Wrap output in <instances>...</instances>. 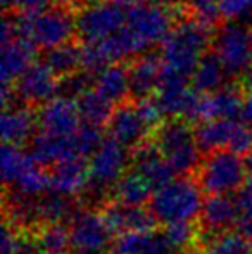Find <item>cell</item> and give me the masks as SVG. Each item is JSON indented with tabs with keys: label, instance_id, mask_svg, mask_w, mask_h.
<instances>
[{
	"label": "cell",
	"instance_id": "1",
	"mask_svg": "<svg viewBox=\"0 0 252 254\" xmlns=\"http://www.w3.org/2000/svg\"><path fill=\"white\" fill-rule=\"evenodd\" d=\"M211 30L190 19L180 21L161 44L162 78L185 80L194 76L204 51L212 44Z\"/></svg>",
	"mask_w": 252,
	"mask_h": 254
},
{
	"label": "cell",
	"instance_id": "2",
	"mask_svg": "<svg viewBox=\"0 0 252 254\" xmlns=\"http://www.w3.org/2000/svg\"><path fill=\"white\" fill-rule=\"evenodd\" d=\"M202 189L192 177L175 178L168 185L157 189L149 202V209L157 223H194L201 216L204 199Z\"/></svg>",
	"mask_w": 252,
	"mask_h": 254
},
{
	"label": "cell",
	"instance_id": "3",
	"mask_svg": "<svg viewBox=\"0 0 252 254\" xmlns=\"http://www.w3.org/2000/svg\"><path fill=\"white\" fill-rule=\"evenodd\" d=\"M130 166L131 157L128 156V149L111 137L104 138L101 147L88 161V185L83 194L90 206L101 204L102 207L111 201L112 189L130 170Z\"/></svg>",
	"mask_w": 252,
	"mask_h": 254
},
{
	"label": "cell",
	"instance_id": "4",
	"mask_svg": "<svg viewBox=\"0 0 252 254\" xmlns=\"http://www.w3.org/2000/svg\"><path fill=\"white\" fill-rule=\"evenodd\" d=\"M14 21L19 38L45 51L67 44L73 31H76V19L64 5L40 10H21Z\"/></svg>",
	"mask_w": 252,
	"mask_h": 254
},
{
	"label": "cell",
	"instance_id": "5",
	"mask_svg": "<svg viewBox=\"0 0 252 254\" xmlns=\"http://www.w3.org/2000/svg\"><path fill=\"white\" fill-rule=\"evenodd\" d=\"M151 140L159 152L168 159L173 170L180 175L190 177L201 166V149L195 142V130L192 123L183 118L166 120L152 131Z\"/></svg>",
	"mask_w": 252,
	"mask_h": 254
},
{
	"label": "cell",
	"instance_id": "6",
	"mask_svg": "<svg viewBox=\"0 0 252 254\" xmlns=\"http://www.w3.org/2000/svg\"><path fill=\"white\" fill-rule=\"evenodd\" d=\"M195 180L204 194L230 195L239 192L249 180L244 157L230 151L207 154L195 171Z\"/></svg>",
	"mask_w": 252,
	"mask_h": 254
},
{
	"label": "cell",
	"instance_id": "7",
	"mask_svg": "<svg viewBox=\"0 0 252 254\" xmlns=\"http://www.w3.org/2000/svg\"><path fill=\"white\" fill-rule=\"evenodd\" d=\"M212 54L223 64L226 74L232 78L244 76L252 66V47L249 30L240 23L230 21L223 24L212 38Z\"/></svg>",
	"mask_w": 252,
	"mask_h": 254
},
{
	"label": "cell",
	"instance_id": "8",
	"mask_svg": "<svg viewBox=\"0 0 252 254\" xmlns=\"http://www.w3.org/2000/svg\"><path fill=\"white\" fill-rule=\"evenodd\" d=\"M71 253L73 254H105L112 246V232L102 218L101 211L85 207L67 225Z\"/></svg>",
	"mask_w": 252,
	"mask_h": 254
},
{
	"label": "cell",
	"instance_id": "9",
	"mask_svg": "<svg viewBox=\"0 0 252 254\" xmlns=\"http://www.w3.org/2000/svg\"><path fill=\"white\" fill-rule=\"evenodd\" d=\"M125 21V7L114 0H104L81 9L76 16V35L85 44H99L121 30Z\"/></svg>",
	"mask_w": 252,
	"mask_h": 254
},
{
	"label": "cell",
	"instance_id": "10",
	"mask_svg": "<svg viewBox=\"0 0 252 254\" xmlns=\"http://www.w3.org/2000/svg\"><path fill=\"white\" fill-rule=\"evenodd\" d=\"M173 12L161 3H137L126 12V28L135 35L142 47L159 44L173 30Z\"/></svg>",
	"mask_w": 252,
	"mask_h": 254
},
{
	"label": "cell",
	"instance_id": "11",
	"mask_svg": "<svg viewBox=\"0 0 252 254\" xmlns=\"http://www.w3.org/2000/svg\"><path fill=\"white\" fill-rule=\"evenodd\" d=\"M16 97L28 106H44L59 94V80L44 63H33L14 85Z\"/></svg>",
	"mask_w": 252,
	"mask_h": 254
},
{
	"label": "cell",
	"instance_id": "12",
	"mask_svg": "<svg viewBox=\"0 0 252 254\" xmlns=\"http://www.w3.org/2000/svg\"><path fill=\"white\" fill-rule=\"evenodd\" d=\"M80 113L76 101L66 97H55L50 102L44 104L37 114V123L40 131L55 137L71 138L80 130Z\"/></svg>",
	"mask_w": 252,
	"mask_h": 254
},
{
	"label": "cell",
	"instance_id": "13",
	"mask_svg": "<svg viewBox=\"0 0 252 254\" xmlns=\"http://www.w3.org/2000/svg\"><path fill=\"white\" fill-rule=\"evenodd\" d=\"M107 131L112 140L121 144L123 147L131 149V151L151 140L149 133L152 135V131L144 123L133 102H121L116 107L107 125Z\"/></svg>",
	"mask_w": 252,
	"mask_h": 254
},
{
	"label": "cell",
	"instance_id": "14",
	"mask_svg": "<svg viewBox=\"0 0 252 254\" xmlns=\"http://www.w3.org/2000/svg\"><path fill=\"white\" fill-rule=\"evenodd\" d=\"M99 211L114 235L130 234V232H152L157 227V220L145 206L137 207L109 201Z\"/></svg>",
	"mask_w": 252,
	"mask_h": 254
},
{
	"label": "cell",
	"instance_id": "15",
	"mask_svg": "<svg viewBox=\"0 0 252 254\" xmlns=\"http://www.w3.org/2000/svg\"><path fill=\"white\" fill-rule=\"evenodd\" d=\"M244 99L240 95V88L235 85H225L218 92L209 95H202L201 102L195 111L194 121L207 123V121H233L235 118H242Z\"/></svg>",
	"mask_w": 252,
	"mask_h": 254
},
{
	"label": "cell",
	"instance_id": "16",
	"mask_svg": "<svg viewBox=\"0 0 252 254\" xmlns=\"http://www.w3.org/2000/svg\"><path fill=\"white\" fill-rule=\"evenodd\" d=\"M240 216L242 213L237 199L232 195H211L204 201L197 225L202 234H219L232 230L233 225L240 221Z\"/></svg>",
	"mask_w": 252,
	"mask_h": 254
},
{
	"label": "cell",
	"instance_id": "17",
	"mask_svg": "<svg viewBox=\"0 0 252 254\" xmlns=\"http://www.w3.org/2000/svg\"><path fill=\"white\" fill-rule=\"evenodd\" d=\"M131 168L140 171L151 182L155 190L175 180L176 175L173 166L159 152V149L155 147V144L152 140H147L144 145H140V147L131 152Z\"/></svg>",
	"mask_w": 252,
	"mask_h": 254
},
{
	"label": "cell",
	"instance_id": "18",
	"mask_svg": "<svg viewBox=\"0 0 252 254\" xmlns=\"http://www.w3.org/2000/svg\"><path fill=\"white\" fill-rule=\"evenodd\" d=\"M50 192L76 197L87 190L88 185V161L85 157H73L55 164L49 170Z\"/></svg>",
	"mask_w": 252,
	"mask_h": 254
},
{
	"label": "cell",
	"instance_id": "19",
	"mask_svg": "<svg viewBox=\"0 0 252 254\" xmlns=\"http://www.w3.org/2000/svg\"><path fill=\"white\" fill-rule=\"evenodd\" d=\"M130 69V95L133 101L151 97V94L159 88L162 74L161 56L154 52H145L131 63Z\"/></svg>",
	"mask_w": 252,
	"mask_h": 254
},
{
	"label": "cell",
	"instance_id": "20",
	"mask_svg": "<svg viewBox=\"0 0 252 254\" xmlns=\"http://www.w3.org/2000/svg\"><path fill=\"white\" fill-rule=\"evenodd\" d=\"M30 156L38 166H55L66 159L80 157L73 144V137H55L45 131H38L30 140Z\"/></svg>",
	"mask_w": 252,
	"mask_h": 254
},
{
	"label": "cell",
	"instance_id": "21",
	"mask_svg": "<svg viewBox=\"0 0 252 254\" xmlns=\"http://www.w3.org/2000/svg\"><path fill=\"white\" fill-rule=\"evenodd\" d=\"M35 125H37V114L30 106H12L9 109H3L0 120L3 144L19 147L26 140H31Z\"/></svg>",
	"mask_w": 252,
	"mask_h": 254
},
{
	"label": "cell",
	"instance_id": "22",
	"mask_svg": "<svg viewBox=\"0 0 252 254\" xmlns=\"http://www.w3.org/2000/svg\"><path fill=\"white\" fill-rule=\"evenodd\" d=\"M35 57V45L24 38H16L2 45V85L14 87V81L31 66Z\"/></svg>",
	"mask_w": 252,
	"mask_h": 254
},
{
	"label": "cell",
	"instance_id": "23",
	"mask_svg": "<svg viewBox=\"0 0 252 254\" xmlns=\"http://www.w3.org/2000/svg\"><path fill=\"white\" fill-rule=\"evenodd\" d=\"M155 189L152 184L135 168L130 166V170L121 177V180L116 184L112 189L111 201L126 204V206H144V204L151 202L152 195H154Z\"/></svg>",
	"mask_w": 252,
	"mask_h": 254
},
{
	"label": "cell",
	"instance_id": "24",
	"mask_svg": "<svg viewBox=\"0 0 252 254\" xmlns=\"http://www.w3.org/2000/svg\"><path fill=\"white\" fill-rule=\"evenodd\" d=\"M197 254H252V244L240 230L202 234L199 230Z\"/></svg>",
	"mask_w": 252,
	"mask_h": 254
},
{
	"label": "cell",
	"instance_id": "25",
	"mask_svg": "<svg viewBox=\"0 0 252 254\" xmlns=\"http://www.w3.org/2000/svg\"><path fill=\"white\" fill-rule=\"evenodd\" d=\"M80 199L67 197L55 192H47L44 197L38 199V221L42 225H67L71 223L76 213L80 211L78 206Z\"/></svg>",
	"mask_w": 252,
	"mask_h": 254
},
{
	"label": "cell",
	"instance_id": "26",
	"mask_svg": "<svg viewBox=\"0 0 252 254\" xmlns=\"http://www.w3.org/2000/svg\"><path fill=\"white\" fill-rule=\"evenodd\" d=\"M235 121H207L195 128V142L202 154H212L218 151H228L230 140L235 131Z\"/></svg>",
	"mask_w": 252,
	"mask_h": 254
},
{
	"label": "cell",
	"instance_id": "27",
	"mask_svg": "<svg viewBox=\"0 0 252 254\" xmlns=\"http://www.w3.org/2000/svg\"><path fill=\"white\" fill-rule=\"evenodd\" d=\"M94 87L111 102H121L126 95H130V69L119 63L109 64L95 74Z\"/></svg>",
	"mask_w": 252,
	"mask_h": 254
},
{
	"label": "cell",
	"instance_id": "28",
	"mask_svg": "<svg viewBox=\"0 0 252 254\" xmlns=\"http://www.w3.org/2000/svg\"><path fill=\"white\" fill-rule=\"evenodd\" d=\"M78 113L80 118L83 120V125H90L95 128H102L104 125H109L114 113V102L105 99L97 90H88L85 92L81 97L76 99Z\"/></svg>",
	"mask_w": 252,
	"mask_h": 254
},
{
	"label": "cell",
	"instance_id": "29",
	"mask_svg": "<svg viewBox=\"0 0 252 254\" xmlns=\"http://www.w3.org/2000/svg\"><path fill=\"white\" fill-rule=\"evenodd\" d=\"M226 76L228 74H226L225 67L219 63L218 57L212 52L204 54L202 59L199 61L194 76H192V85H194V90H197L199 94L209 95L225 87Z\"/></svg>",
	"mask_w": 252,
	"mask_h": 254
},
{
	"label": "cell",
	"instance_id": "30",
	"mask_svg": "<svg viewBox=\"0 0 252 254\" xmlns=\"http://www.w3.org/2000/svg\"><path fill=\"white\" fill-rule=\"evenodd\" d=\"M44 64L55 76H67L81 67V47L74 42H67L50 51H45Z\"/></svg>",
	"mask_w": 252,
	"mask_h": 254
},
{
	"label": "cell",
	"instance_id": "31",
	"mask_svg": "<svg viewBox=\"0 0 252 254\" xmlns=\"http://www.w3.org/2000/svg\"><path fill=\"white\" fill-rule=\"evenodd\" d=\"M2 180L3 187L10 189L16 185V182L35 164V159L30 152L21 151L16 145H5L2 147Z\"/></svg>",
	"mask_w": 252,
	"mask_h": 254
},
{
	"label": "cell",
	"instance_id": "32",
	"mask_svg": "<svg viewBox=\"0 0 252 254\" xmlns=\"http://www.w3.org/2000/svg\"><path fill=\"white\" fill-rule=\"evenodd\" d=\"M99 44L102 45L109 61H123L131 56L145 54V49L142 47V44L135 38V35L126 26H123L119 31H116L114 35L99 42Z\"/></svg>",
	"mask_w": 252,
	"mask_h": 254
},
{
	"label": "cell",
	"instance_id": "33",
	"mask_svg": "<svg viewBox=\"0 0 252 254\" xmlns=\"http://www.w3.org/2000/svg\"><path fill=\"white\" fill-rule=\"evenodd\" d=\"M31 232L45 254H67L71 251L67 225H42Z\"/></svg>",
	"mask_w": 252,
	"mask_h": 254
},
{
	"label": "cell",
	"instance_id": "34",
	"mask_svg": "<svg viewBox=\"0 0 252 254\" xmlns=\"http://www.w3.org/2000/svg\"><path fill=\"white\" fill-rule=\"evenodd\" d=\"M187 9H189L192 19L204 24L209 30L218 24L219 17H223L221 9H219V0H189Z\"/></svg>",
	"mask_w": 252,
	"mask_h": 254
},
{
	"label": "cell",
	"instance_id": "35",
	"mask_svg": "<svg viewBox=\"0 0 252 254\" xmlns=\"http://www.w3.org/2000/svg\"><path fill=\"white\" fill-rule=\"evenodd\" d=\"M102 142H104V138H102L101 128L90 127V125H81L80 130L73 135V144L74 149H76V154L80 157H85V159L88 156H94Z\"/></svg>",
	"mask_w": 252,
	"mask_h": 254
},
{
	"label": "cell",
	"instance_id": "36",
	"mask_svg": "<svg viewBox=\"0 0 252 254\" xmlns=\"http://www.w3.org/2000/svg\"><path fill=\"white\" fill-rule=\"evenodd\" d=\"M90 85H94V80H92V74L87 73V71H74V73L67 74V76H62L59 80V94L61 97L66 99H73L74 97H81L85 92L90 90Z\"/></svg>",
	"mask_w": 252,
	"mask_h": 254
},
{
	"label": "cell",
	"instance_id": "37",
	"mask_svg": "<svg viewBox=\"0 0 252 254\" xmlns=\"http://www.w3.org/2000/svg\"><path fill=\"white\" fill-rule=\"evenodd\" d=\"M109 59L105 56L101 44H85L81 47V67L87 73H101L104 67L109 66Z\"/></svg>",
	"mask_w": 252,
	"mask_h": 254
},
{
	"label": "cell",
	"instance_id": "38",
	"mask_svg": "<svg viewBox=\"0 0 252 254\" xmlns=\"http://www.w3.org/2000/svg\"><path fill=\"white\" fill-rule=\"evenodd\" d=\"M219 9L225 19L240 23L252 16V0H219Z\"/></svg>",
	"mask_w": 252,
	"mask_h": 254
},
{
	"label": "cell",
	"instance_id": "39",
	"mask_svg": "<svg viewBox=\"0 0 252 254\" xmlns=\"http://www.w3.org/2000/svg\"><path fill=\"white\" fill-rule=\"evenodd\" d=\"M135 107H137L138 114L144 120V123L149 127V130L154 131L159 125L162 123L161 121V109H159L157 102H155L154 97H147V99H140V101H133Z\"/></svg>",
	"mask_w": 252,
	"mask_h": 254
},
{
	"label": "cell",
	"instance_id": "40",
	"mask_svg": "<svg viewBox=\"0 0 252 254\" xmlns=\"http://www.w3.org/2000/svg\"><path fill=\"white\" fill-rule=\"evenodd\" d=\"M228 151L240 157H246L247 154L252 152V130L249 127L237 123L235 131L232 135V140H230Z\"/></svg>",
	"mask_w": 252,
	"mask_h": 254
},
{
	"label": "cell",
	"instance_id": "41",
	"mask_svg": "<svg viewBox=\"0 0 252 254\" xmlns=\"http://www.w3.org/2000/svg\"><path fill=\"white\" fill-rule=\"evenodd\" d=\"M237 204L240 207L242 214H252V178L247 180V184L237 194Z\"/></svg>",
	"mask_w": 252,
	"mask_h": 254
},
{
	"label": "cell",
	"instance_id": "42",
	"mask_svg": "<svg viewBox=\"0 0 252 254\" xmlns=\"http://www.w3.org/2000/svg\"><path fill=\"white\" fill-rule=\"evenodd\" d=\"M17 35V28H16V21H10L9 17L2 21V31H0V38H2V45L10 44L12 40H16Z\"/></svg>",
	"mask_w": 252,
	"mask_h": 254
},
{
	"label": "cell",
	"instance_id": "43",
	"mask_svg": "<svg viewBox=\"0 0 252 254\" xmlns=\"http://www.w3.org/2000/svg\"><path fill=\"white\" fill-rule=\"evenodd\" d=\"M52 2L54 0H14V7L21 10H40Z\"/></svg>",
	"mask_w": 252,
	"mask_h": 254
},
{
	"label": "cell",
	"instance_id": "44",
	"mask_svg": "<svg viewBox=\"0 0 252 254\" xmlns=\"http://www.w3.org/2000/svg\"><path fill=\"white\" fill-rule=\"evenodd\" d=\"M239 230L247 237V241L252 244V214H242L239 221Z\"/></svg>",
	"mask_w": 252,
	"mask_h": 254
},
{
	"label": "cell",
	"instance_id": "45",
	"mask_svg": "<svg viewBox=\"0 0 252 254\" xmlns=\"http://www.w3.org/2000/svg\"><path fill=\"white\" fill-rule=\"evenodd\" d=\"M242 120L246 121V123H252V92H249V94H247V97L244 99Z\"/></svg>",
	"mask_w": 252,
	"mask_h": 254
},
{
	"label": "cell",
	"instance_id": "46",
	"mask_svg": "<svg viewBox=\"0 0 252 254\" xmlns=\"http://www.w3.org/2000/svg\"><path fill=\"white\" fill-rule=\"evenodd\" d=\"M242 85L252 92V66L246 71V74L242 76Z\"/></svg>",
	"mask_w": 252,
	"mask_h": 254
},
{
	"label": "cell",
	"instance_id": "47",
	"mask_svg": "<svg viewBox=\"0 0 252 254\" xmlns=\"http://www.w3.org/2000/svg\"><path fill=\"white\" fill-rule=\"evenodd\" d=\"M161 5H168V7H176V5H182V3H189V0H159Z\"/></svg>",
	"mask_w": 252,
	"mask_h": 254
},
{
	"label": "cell",
	"instance_id": "48",
	"mask_svg": "<svg viewBox=\"0 0 252 254\" xmlns=\"http://www.w3.org/2000/svg\"><path fill=\"white\" fill-rule=\"evenodd\" d=\"M244 163H246V168H247V173H249V178H252V152L247 154L244 157Z\"/></svg>",
	"mask_w": 252,
	"mask_h": 254
},
{
	"label": "cell",
	"instance_id": "49",
	"mask_svg": "<svg viewBox=\"0 0 252 254\" xmlns=\"http://www.w3.org/2000/svg\"><path fill=\"white\" fill-rule=\"evenodd\" d=\"M114 2L119 3L121 7H126V5L133 7V5H137V3H140V0H114Z\"/></svg>",
	"mask_w": 252,
	"mask_h": 254
},
{
	"label": "cell",
	"instance_id": "50",
	"mask_svg": "<svg viewBox=\"0 0 252 254\" xmlns=\"http://www.w3.org/2000/svg\"><path fill=\"white\" fill-rule=\"evenodd\" d=\"M2 5H3V9H5V10L12 9V7H14V0H2Z\"/></svg>",
	"mask_w": 252,
	"mask_h": 254
},
{
	"label": "cell",
	"instance_id": "51",
	"mask_svg": "<svg viewBox=\"0 0 252 254\" xmlns=\"http://www.w3.org/2000/svg\"><path fill=\"white\" fill-rule=\"evenodd\" d=\"M83 3H88V5H94V3H101L104 2V0H81Z\"/></svg>",
	"mask_w": 252,
	"mask_h": 254
},
{
	"label": "cell",
	"instance_id": "52",
	"mask_svg": "<svg viewBox=\"0 0 252 254\" xmlns=\"http://www.w3.org/2000/svg\"><path fill=\"white\" fill-rule=\"evenodd\" d=\"M249 40H251V47H252V26H251V30H249Z\"/></svg>",
	"mask_w": 252,
	"mask_h": 254
}]
</instances>
